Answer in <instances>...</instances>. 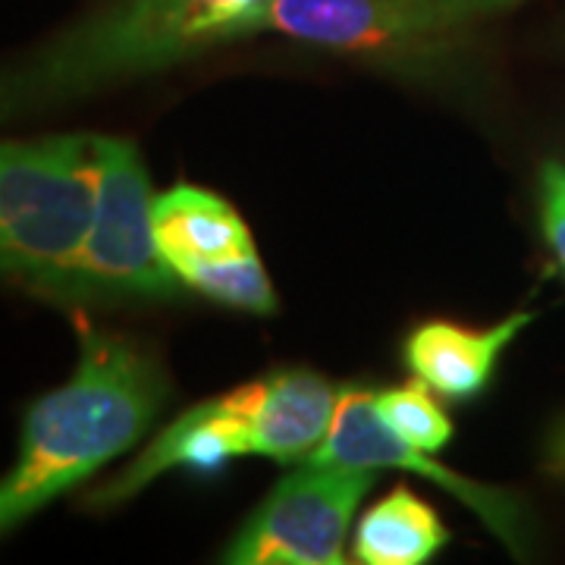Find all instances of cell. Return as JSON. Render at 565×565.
<instances>
[{
    "instance_id": "1",
    "label": "cell",
    "mask_w": 565,
    "mask_h": 565,
    "mask_svg": "<svg viewBox=\"0 0 565 565\" xmlns=\"http://www.w3.org/2000/svg\"><path fill=\"white\" fill-rule=\"evenodd\" d=\"M167 399V371L145 345L82 323L76 371L22 418L17 462L0 478V537L129 452Z\"/></svg>"
},
{
    "instance_id": "2",
    "label": "cell",
    "mask_w": 565,
    "mask_h": 565,
    "mask_svg": "<svg viewBox=\"0 0 565 565\" xmlns=\"http://www.w3.org/2000/svg\"><path fill=\"white\" fill-rule=\"evenodd\" d=\"M267 0H107L29 54L0 63V122L79 104L239 41Z\"/></svg>"
},
{
    "instance_id": "3",
    "label": "cell",
    "mask_w": 565,
    "mask_h": 565,
    "mask_svg": "<svg viewBox=\"0 0 565 565\" xmlns=\"http://www.w3.org/2000/svg\"><path fill=\"white\" fill-rule=\"evenodd\" d=\"M340 386L318 371L282 367L223 396L185 408L167 424L132 462L104 481L88 505L110 509L129 503L173 468L217 471L239 456H267L274 462H308L333 422Z\"/></svg>"
},
{
    "instance_id": "4",
    "label": "cell",
    "mask_w": 565,
    "mask_h": 565,
    "mask_svg": "<svg viewBox=\"0 0 565 565\" xmlns=\"http://www.w3.org/2000/svg\"><path fill=\"white\" fill-rule=\"evenodd\" d=\"M95 207L76 258L44 299L57 305H120L177 299L185 282L154 239V195L139 145L92 136Z\"/></svg>"
},
{
    "instance_id": "5",
    "label": "cell",
    "mask_w": 565,
    "mask_h": 565,
    "mask_svg": "<svg viewBox=\"0 0 565 565\" xmlns=\"http://www.w3.org/2000/svg\"><path fill=\"white\" fill-rule=\"evenodd\" d=\"M95 207L92 136L0 141V277L47 296Z\"/></svg>"
},
{
    "instance_id": "6",
    "label": "cell",
    "mask_w": 565,
    "mask_h": 565,
    "mask_svg": "<svg viewBox=\"0 0 565 565\" xmlns=\"http://www.w3.org/2000/svg\"><path fill=\"white\" fill-rule=\"evenodd\" d=\"M282 35L418 79L462 70L465 29L424 20L403 0H267L243 20L239 39Z\"/></svg>"
},
{
    "instance_id": "7",
    "label": "cell",
    "mask_w": 565,
    "mask_h": 565,
    "mask_svg": "<svg viewBox=\"0 0 565 565\" xmlns=\"http://www.w3.org/2000/svg\"><path fill=\"white\" fill-rule=\"evenodd\" d=\"M374 471L305 462L277 481L264 503L226 544L230 565H340L355 509L371 493Z\"/></svg>"
},
{
    "instance_id": "8",
    "label": "cell",
    "mask_w": 565,
    "mask_h": 565,
    "mask_svg": "<svg viewBox=\"0 0 565 565\" xmlns=\"http://www.w3.org/2000/svg\"><path fill=\"white\" fill-rule=\"evenodd\" d=\"M308 462L367 468V471H384V468L415 471L437 487H444L446 493H452L462 505H468L512 553L522 556L527 550V527L519 500L500 487L465 478L459 471L437 462L430 452L396 437L384 424V418L374 412L367 386H340L333 422Z\"/></svg>"
},
{
    "instance_id": "9",
    "label": "cell",
    "mask_w": 565,
    "mask_h": 565,
    "mask_svg": "<svg viewBox=\"0 0 565 565\" xmlns=\"http://www.w3.org/2000/svg\"><path fill=\"white\" fill-rule=\"evenodd\" d=\"M534 321V311H515L493 327L475 330L465 323L427 321L408 333L403 345L412 377L449 403L481 396L497 371V362L512 340Z\"/></svg>"
},
{
    "instance_id": "10",
    "label": "cell",
    "mask_w": 565,
    "mask_h": 565,
    "mask_svg": "<svg viewBox=\"0 0 565 565\" xmlns=\"http://www.w3.org/2000/svg\"><path fill=\"white\" fill-rule=\"evenodd\" d=\"M154 239L173 270L185 262L258 252L239 211L199 185H173L154 195Z\"/></svg>"
},
{
    "instance_id": "11",
    "label": "cell",
    "mask_w": 565,
    "mask_h": 565,
    "mask_svg": "<svg viewBox=\"0 0 565 565\" xmlns=\"http://www.w3.org/2000/svg\"><path fill=\"white\" fill-rule=\"evenodd\" d=\"M449 544V531L408 487L390 490L355 527L352 556L362 565H424Z\"/></svg>"
},
{
    "instance_id": "12",
    "label": "cell",
    "mask_w": 565,
    "mask_h": 565,
    "mask_svg": "<svg viewBox=\"0 0 565 565\" xmlns=\"http://www.w3.org/2000/svg\"><path fill=\"white\" fill-rule=\"evenodd\" d=\"M177 277L185 282V289H195L204 299L226 308H239L248 315L277 311V292L270 286L258 252L217 258V262H185L177 267Z\"/></svg>"
},
{
    "instance_id": "13",
    "label": "cell",
    "mask_w": 565,
    "mask_h": 565,
    "mask_svg": "<svg viewBox=\"0 0 565 565\" xmlns=\"http://www.w3.org/2000/svg\"><path fill=\"white\" fill-rule=\"evenodd\" d=\"M374 412L384 424L403 437L405 444L418 446L424 452H440L452 440V422L440 403L427 393V386H390V390H371Z\"/></svg>"
},
{
    "instance_id": "14",
    "label": "cell",
    "mask_w": 565,
    "mask_h": 565,
    "mask_svg": "<svg viewBox=\"0 0 565 565\" xmlns=\"http://www.w3.org/2000/svg\"><path fill=\"white\" fill-rule=\"evenodd\" d=\"M541 226L553 258L565 274V167L544 163L541 170Z\"/></svg>"
},
{
    "instance_id": "15",
    "label": "cell",
    "mask_w": 565,
    "mask_h": 565,
    "mask_svg": "<svg viewBox=\"0 0 565 565\" xmlns=\"http://www.w3.org/2000/svg\"><path fill=\"white\" fill-rule=\"evenodd\" d=\"M403 3L412 7L415 13H422L424 20L440 22L446 29H465L468 32L478 20L503 13V10L522 3V0H403Z\"/></svg>"
},
{
    "instance_id": "16",
    "label": "cell",
    "mask_w": 565,
    "mask_h": 565,
    "mask_svg": "<svg viewBox=\"0 0 565 565\" xmlns=\"http://www.w3.org/2000/svg\"><path fill=\"white\" fill-rule=\"evenodd\" d=\"M546 465L556 478L565 481V418L550 434V444H546Z\"/></svg>"
}]
</instances>
